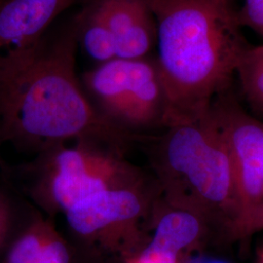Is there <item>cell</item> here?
Here are the masks:
<instances>
[{
  "label": "cell",
  "mask_w": 263,
  "mask_h": 263,
  "mask_svg": "<svg viewBox=\"0 0 263 263\" xmlns=\"http://www.w3.org/2000/svg\"><path fill=\"white\" fill-rule=\"evenodd\" d=\"M212 111L226 141L235 182L237 215L228 231L244 239L259 205L263 189V122L227 96L218 95Z\"/></svg>",
  "instance_id": "7"
},
{
  "label": "cell",
  "mask_w": 263,
  "mask_h": 263,
  "mask_svg": "<svg viewBox=\"0 0 263 263\" xmlns=\"http://www.w3.org/2000/svg\"><path fill=\"white\" fill-rule=\"evenodd\" d=\"M263 221V189L262 194H261V199H260V202H259V205L257 208V211H256V214L254 216V219L251 223V226L248 229V232H247V237L249 236L253 235L255 232H258V229H259V226L261 224V222Z\"/></svg>",
  "instance_id": "18"
},
{
  "label": "cell",
  "mask_w": 263,
  "mask_h": 263,
  "mask_svg": "<svg viewBox=\"0 0 263 263\" xmlns=\"http://www.w3.org/2000/svg\"><path fill=\"white\" fill-rule=\"evenodd\" d=\"M1 1H2V0H0V3H1Z\"/></svg>",
  "instance_id": "20"
},
{
  "label": "cell",
  "mask_w": 263,
  "mask_h": 263,
  "mask_svg": "<svg viewBox=\"0 0 263 263\" xmlns=\"http://www.w3.org/2000/svg\"><path fill=\"white\" fill-rule=\"evenodd\" d=\"M145 210L141 185L107 189L70 208L64 216L76 263L125 262L138 253Z\"/></svg>",
  "instance_id": "5"
},
{
  "label": "cell",
  "mask_w": 263,
  "mask_h": 263,
  "mask_svg": "<svg viewBox=\"0 0 263 263\" xmlns=\"http://www.w3.org/2000/svg\"><path fill=\"white\" fill-rule=\"evenodd\" d=\"M125 263H180V257L177 254L148 245L141 252L132 255Z\"/></svg>",
  "instance_id": "17"
},
{
  "label": "cell",
  "mask_w": 263,
  "mask_h": 263,
  "mask_svg": "<svg viewBox=\"0 0 263 263\" xmlns=\"http://www.w3.org/2000/svg\"><path fill=\"white\" fill-rule=\"evenodd\" d=\"M112 33L118 59L146 58L157 30L149 0H89Z\"/></svg>",
  "instance_id": "8"
},
{
  "label": "cell",
  "mask_w": 263,
  "mask_h": 263,
  "mask_svg": "<svg viewBox=\"0 0 263 263\" xmlns=\"http://www.w3.org/2000/svg\"><path fill=\"white\" fill-rule=\"evenodd\" d=\"M155 60L164 88V126L210 110L251 46L230 0H149Z\"/></svg>",
  "instance_id": "2"
},
{
  "label": "cell",
  "mask_w": 263,
  "mask_h": 263,
  "mask_svg": "<svg viewBox=\"0 0 263 263\" xmlns=\"http://www.w3.org/2000/svg\"><path fill=\"white\" fill-rule=\"evenodd\" d=\"M20 223L14 199L6 189L0 187V258Z\"/></svg>",
  "instance_id": "15"
},
{
  "label": "cell",
  "mask_w": 263,
  "mask_h": 263,
  "mask_svg": "<svg viewBox=\"0 0 263 263\" xmlns=\"http://www.w3.org/2000/svg\"><path fill=\"white\" fill-rule=\"evenodd\" d=\"M81 82L99 112L123 131L164 125L167 103L155 60L117 58L85 72Z\"/></svg>",
  "instance_id": "6"
},
{
  "label": "cell",
  "mask_w": 263,
  "mask_h": 263,
  "mask_svg": "<svg viewBox=\"0 0 263 263\" xmlns=\"http://www.w3.org/2000/svg\"><path fill=\"white\" fill-rule=\"evenodd\" d=\"M263 229V221L261 222V224L259 226V229H258V231H260V230H262Z\"/></svg>",
  "instance_id": "19"
},
{
  "label": "cell",
  "mask_w": 263,
  "mask_h": 263,
  "mask_svg": "<svg viewBox=\"0 0 263 263\" xmlns=\"http://www.w3.org/2000/svg\"><path fill=\"white\" fill-rule=\"evenodd\" d=\"M120 152L94 141L59 144L22 167L24 190L38 211L54 218L104 190L140 186V174Z\"/></svg>",
  "instance_id": "4"
},
{
  "label": "cell",
  "mask_w": 263,
  "mask_h": 263,
  "mask_svg": "<svg viewBox=\"0 0 263 263\" xmlns=\"http://www.w3.org/2000/svg\"><path fill=\"white\" fill-rule=\"evenodd\" d=\"M76 0H2L0 51L27 47L46 35L57 18Z\"/></svg>",
  "instance_id": "9"
},
{
  "label": "cell",
  "mask_w": 263,
  "mask_h": 263,
  "mask_svg": "<svg viewBox=\"0 0 263 263\" xmlns=\"http://www.w3.org/2000/svg\"><path fill=\"white\" fill-rule=\"evenodd\" d=\"M74 22L53 38L0 55V142L34 154L70 141L121 151L128 133L99 112L76 71Z\"/></svg>",
  "instance_id": "1"
},
{
  "label": "cell",
  "mask_w": 263,
  "mask_h": 263,
  "mask_svg": "<svg viewBox=\"0 0 263 263\" xmlns=\"http://www.w3.org/2000/svg\"><path fill=\"white\" fill-rule=\"evenodd\" d=\"M37 263H76L74 249L56 226L51 230Z\"/></svg>",
  "instance_id": "14"
},
{
  "label": "cell",
  "mask_w": 263,
  "mask_h": 263,
  "mask_svg": "<svg viewBox=\"0 0 263 263\" xmlns=\"http://www.w3.org/2000/svg\"><path fill=\"white\" fill-rule=\"evenodd\" d=\"M238 19L241 27H249L263 36V0H246Z\"/></svg>",
  "instance_id": "16"
},
{
  "label": "cell",
  "mask_w": 263,
  "mask_h": 263,
  "mask_svg": "<svg viewBox=\"0 0 263 263\" xmlns=\"http://www.w3.org/2000/svg\"><path fill=\"white\" fill-rule=\"evenodd\" d=\"M236 73L250 106L263 115V45L247 50Z\"/></svg>",
  "instance_id": "13"
},
{
  "label": "cell",
  "mask_w": 263,
  "mask_h": 263,
  "mask_svg": "<svg viewBox=\"0 0 263 263\" xmlns=\"http://www.w3.org/2000/svg\"><path fill=\"white\" fill-rule=\"evenodd\" d=\"M205 220L185 209L174 207L160 217L149 246L177 254L195 247L204 235Z\"/></svg>",
  "instance_id": "10"
},
{
  "label": "cell",
  "mask_w": 263,
  "mask_h": 263,
  "mask_svg": "<svg viewBox=\"0 0 263 263\" xmlns=\"http://www.w3.org/2000/svg\"><path fill=\"white\" fill-rule=\"evenodd\" d=\"M73 22L78 42L98 65L117 59L112 33L93 3L88 0Z\"/></svg>",
  "instance_id": "12"
},
{
  "label": "cell",
  "mask_w": 263,
  "mask_h": 263,
  "mask_svg": "<svg viewBox=\"0 0 263 263\" xmlns=\"http://www.w3.org/2000/svg\"><path fill=\"white\" fill-rule=\"evenodd\" d=\"M160 175L171 206L204 219L217 218L227 231L237 215L235 182L226 141L210 110L167 126Z\"/></svg>",
  "instance_id": "3"
},
{
  "label": "cell",
  "mask_w": 263,
  "mask_h": 263,
  "mask_svg": "<svg viewBox=\"0 0 263 263\" xmlns=\"http://www.w3.org/2000/svg\"><path fill=\"white\" fill-rule=\"evenodd\" d=\"M55 226L54 218L36 211L21 222L11 238L0 263H37L48 237Z\"/></svg>",
  "instance_id": "11"
},
{
  "label": "cell",
  "mask_w": 263,
  "mask_h": 263,
  "mask_svg": "<svg viewBox=\"0 0 263 263\" xmlns=\"http://www.w3.org/2000/svg\"><path fill=\"white\" fill-rule=\"evenodd\" d=\"M261 263H263V258H262V261H261Z\"/></svg>",
  "instance_id": "21"
}]
</instances>
